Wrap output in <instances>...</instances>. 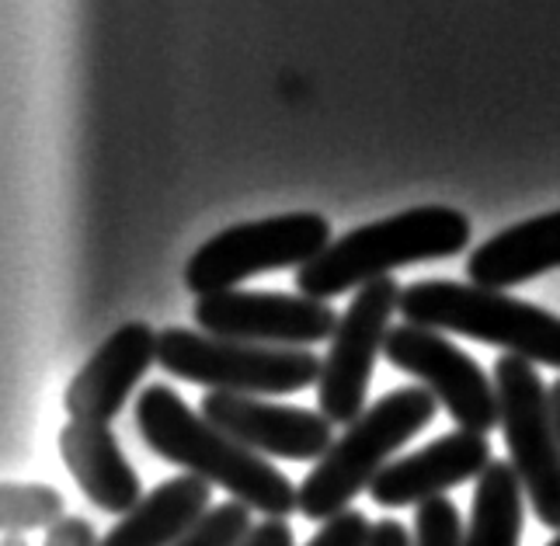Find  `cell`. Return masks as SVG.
<instances>
[{"label": "cell", "mask_w": 560, "mask_h": 546, "mask_svg": "<svg viewBox=\"0 0 560 546\" xmlns=\"http://www.w3.org/2000/svg\"><path fill=\"white\" fill-rule=\"evenodd\" d=\"M137 428L147 450L191 477L223 487L250 512H261L265 519L300 512V487L289 484L279 466L220 432L202 411H191L171 386L153 383L137 397Z\"/></svg>", "instance_id": "6da1fadb"}, {"label": "cell", "mask_w": 560, "mask_h": 546, "mask_svg": "<svg viewBox=\"0 0 560 546\" xmlns=\"http://www.w3.org/2000/svg\"><path fill=\"white\" fill-rule=\"evenodd\" d=\"M470 244V220L453 206H415L365 223L331 241L296 271L300 297L335 300L349 289L390 276L394 268L453 258Z\"/></svg>", "instance_id": "7a4b0ae2"}, {"label": "cell", "mask_w": 560, "mask_h": 546, "mask_svg": "<svg viewBox=\"0 0 560 546\" xmlns=\"http://www.w3.org/2000/svg\"><path fill=\"white\" fill-rule=\"evenodd\" d=\"M435 407L439 400L421 383L390 390L373 407H365L300 484V515L324 525L349 512V504L370 491L383 466L394 463L390 456L424 425H432Z\"/></svg>", "instance_id": "3957f363"}, {"label": "cell", "mask_w": 560, "mask_h": 546, "mask_svg": "<svg viewBox=\"0 0 560 546\" xmlns=\"http://www.w3.org/2000/svg\"><path fill=\"white\" fill-rule=\"evenodd\" d=\"M400 317L404 324L429 327L439 335L450 330V335L498 345L533 365L560 369V317L501 289L450 279L411 282L400 292Z\"/></svg>", "instance_id": "277c9868"}, {"label": "cell", "mask_w": 560, "mask_h": 546, "mask_svg": "<svg viewBox=\"0 0 560 546\" xmlns=\"http://www.w3.org/2000/svg\"><path fill=\"white\" fill-rule=\"evenodd\" d=\"M158 365L185 383H199L206 394L268 397L317 386L324 359L311 348H268L191 327H164L158 338Z\"/></svg>", "instance_id": "5b68a950"}, {"label": "cell", "mask_w": 560, "mask_h": 546, "mask_svg": "<svg viewBox=\"0 0 560 546\" xmlns=\"http://www.w3.org/2000/svg\"><path fill=\"white\" fill-rule=\"evenodd\" d=\"M331 244V223L317 212L234 223L209 237L185 265V286L196 297L230 292L250 276L276 268H303Z\"/></svg>", "instance_id": "8992f818"}, {"label": "cell", "mask_w": 560, "mask_h": 546, "mask_svg": "<svg viewBox=\"0 0 560 546\" xmlns=\"http://www.w3.org/2000/svg\"><path fill=\"white\" fill-rule=\"evenodd\" d=\"M498 418L512 466L536 519L560 530V439L550 407V386L539 380L536 365L518 356L494 362Z\"/></svg>", "instance_id": "52a82bcc"}, {"label": "cell", "mask_w": 560, "mask_h": 546, "mask_svg": "<svg viewBox=\"0 0 560 546\" xmlns=\"http://www.w3.org/2000/svg\"><path fill=\"white\" fill-rule=\"evenodd\" d=\"M400 292L394 276L373 279L355 289L349 310L341 314L317 380V407L331 425L349 428L365 411V394L390 335V317L400 310Z\"/></svg>", "instance_id": "ba28073f"}, {"label": "cell", "mask_w": 560, "mask_h": 546, "mask_svg": "<svg viewBox=\"0 0 560 546\" xmlns=\"http://www.w3.org/2000/svg\"><path fill=\"white\" fill-rule=\"evenodd\" d=\"M383 356L400 373L415 376L446 407V415L456 421L459 432L488 435L494 425H501L494 380H488L485 369L446 335L418 324H397L386 335Z\"/></svg>", "instance_id": "9c48e42d"}, {"label": "cell", "mask_w": 560, "mask_h": 546, "mask_svg": "<svg viewBox=\"0 0 560 546\" xmlns=\"http://www.w3.org/2000/svg\"><path fill=\"white\" fill-rule=\"evenodd\" d=\"M191 317H196V327L206 330V335L268 348H311L317 341H331L341 321L331 303L324 300L250 289L202 297L196 300Z\"/></svg>", "instance_id": "30bf717a"}, {"label": "cell", "mask_w": 560, "mask_h": 546, "mask_svg": "<svg viewBox=\"0 0 560 546\" xmlns=\"http://www.w3.org/2000/svg\"><path fill=\"white\" fill-rule=\"evenodd\" d=\"M199 411L258 456L317 463L335 445V425L311 407H285L244 394H206Z\"/></svg>", "instance_id": "8fae6325"}, {"label": "cell", "mask_w": 560, "mask_h": 546, "mask_svg": "<svg viewBox=\"0 0 560 546\" xmlns=\"http://www.w3.org/2000/svg\"><path fill=\"white\" fill-rule=\"evenodd\" d=\"M158 338L161 330L143 321H129L94 348V356L67 383L63 407L70 421L108 425L112 418H119L132 386L158 362Z\"/></svg>", "instance_id": "7c38bea8"}, {"label": "cell", "mask_w": 560, "mask_h": 546, "mask_svg": "<svg viewBox=\"0 0 560 546\" xmlns=\"http://www.w3.org/2000/svg\"><path fill=\"white\" fill-rule=\"evenodd\" d=\"M491 442L488 435L474 432H450L429 442L424 450L400 456L373 480L370 498L383 509H404V504H421L442 498V491L480 477L491 466Z\"/></svg>", "instance_id": "4fadbf2b"}, {"label": "cell", "mask_w": 560, "mask_h": 546, "mask_svg": "<svg viewBox=\"0 0 560 546\" xmlns=\"http://www.w3.org/2000/svg\"><path fill=\"white\" fill-rule=\"evenodd\" d=\"M60 456L94 509L122 519L147 498L108 425L70 421L60 432Z\"/></svg>", "instance_id": "5bb4252c"}, {"label": "cell", "mask_w": 560, "mask_h": 546, "mask_svg": "<svg viewBox=\"0 0 560 546\" xmlns=\"http://www.w3.org/2000/svg\"><path fill=\"white\" fill-rule=\"evenodd\" d=\"M560 268V209L494 233L467 258V276L485 289H512Z\"/></svg>", "instance_id": "9a60e30c"}, {"label": "cell", "mask_w": 560, "mask_h": 546, "mask_svg": "<svg viewBox=\"0 0 560 546\" xmlns=\"http://www.w3.org/2000/svg\"><path fill=\"white\" fill-rule=\"evenodd\" d=\"M209 501L212 495L206 480L191 474L171 477L115 522L98 546H175L212 509Z\"/></svg>", "instance_id": "2e32d148"}, {"label": "cell", "mask_w": 560, "mask_h": 546, "mask_svg": "<svg viewBox=\"0 0 560 546\" xmlns=\"http://www.w3.org/2000/svg\"><path fill=\"white\" fill-rule=\"evenodd\" d=\"M523 480L512 460H491V466L477 477L474 509L463 546H518L523 543Z\"/></svg>", "instance_id": "e0dca14e"}, {"label": "cell", "mask_w": 560, "mask_h": 546, "mask_svg": "<svg viewBox=\"0 0 560 546\" xmlns=\"http://www.w3.org/2000/svg\"><path fill=\"white\" fill-rule=\"evenodd\" d=\"M63 495L49 484H4L0 491V525L8 536H25L35 530H52L67 515Z\"/></svg>", "instance_id": "ac0fdd59"}, {"label": "cell", "mask_w": 560, "mask_h": 546, "mask_svg": "<svg viewBox=\"0 0 560 546\" xmlns=\"http://www.w3.org/2000/svg\"><path fill=\"white\" fill-rule=\"evenodd\" d=\"M250 530H255L250 509L230 498L217 509H209L175 546H241Z\"/></svg>", "instance_id": "d6986e66"}, {"label": "cell", "mask_w": 560, "mask_h": 546, "mask_svg": "<svg viewBox=\"0 0 560 546\" xmlns=\"http://www.w3.org/2000/svg\"><path fill=\"white\" fill-rule=\"evenodd\" d=\"M463 525L456 504L442 495L432 501H421L415 512V546H463Z\"/></svg>", "instance_id": "ffe728a7"}, {"label": "cell", "mask_w": 560, "mask_h": 546, "mask_svg": "<svg viewBox=\"0 0 560 546\" xmlns=\"http://www.w3.org/2000/svg\"><path fill=\"white\" fill-rule=\"evenodd\" d=\"M373 525L376 522H370L362 512L349 509V512H341L338 519L324 522L320 530L306 539V546H370Z\"/></svg>", "instance_id": "44dd1931"}, {"label": "cell", "mask_w": 560, "mask_h": 546, "mask_svg": "<svg viewBox=\"0 0 560 546\" xmlns=\"http://www.w3.org/2000/svg\"><path fill=\"white\" fill-rule=\"evenodd\" d=\"M43 546H98L94 539V525L81 515H67L60 525H52L46 533V543Z\"/></svg>", "instance_id": "7402d4cb"}, {"label": "cell", "mask_w": 560, "mask_h": 546, "mask_svg": "<svg viewBox=\"0 0 560 546\" xmlns=\"http://www.w3.org/2000/svg\"><path fill=\"white\" fill-rule=\"evenodd\" d=\"M241 546H296V539L285 519H265V522H255V530L244 536Z\"/></svg>", "instance_id": "603a6c76"}, {"label": "cell", "mask_w": 560, "mask_h": 546, "mask_svg": "<svg viewBox=\"0 0 560 546\" xmlns=\"http://www.w3.org/2000/svg\"><path fill=\"white\" fill-rule=\"evenodd\" d=\"M370 546H415V539L408 536V530L397 519H380L373 525V539Z\"/></svg>", "instance_id": "cb8c5ba5"}, {"label": "cell", "mask_w": 560, "mask_h": 546, "mask_svg": "<svg viewBox=\"0 0 560 546\" xmlns=\"http://www.w3.org/2000/svg\"><path fill=\"white\" fill-rule=\"evenodd\" d=\"M550 407H553V425H557V439H560V380L550 383Z\"/></svg>", "instance_id": "d4e9b609"}, {"label": "cell", "mask_w": 560, "mask_h": 546, "mask_svg": "<svg viewBox=\"0 0 560 546\" xmlns=\"http://www.w3.org/2000/svg\"><path fill=\"white\" fill-rule=\"evenodd\" d=\"M4 546H28V543H25V536H8Z\"/></svg>", "instance_id": "484cf974"}, {"label": "cell", "mask_w": 560, "mask_h": 546, "mask_svg": "<svg viewBox=\"0 0 560 546\" xmlns=\"http://www.w3.org/2000/svg\"><path fill=\"white\" fill-rule=\"evenodd\" d=\"M547 546H560V536H557V539H553V543H547Z\"/></svg>", "instance_id": "4316f807"}]
</instances>
